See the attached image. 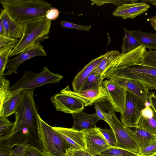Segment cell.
<instances>
[{"label":"cell","mask_w":156,"mask_h":156,"mask_svg":"<svg viewBox=\"0 0 156 156\" xmlns=\"http://www.w3.org/2000/svg\"><path fill=\"white\" fill-rule=\"evenodd\" d=\"M66 156H93L86 151L75 150L69 148L66 151Z\"/></svg>","instance_id":"f35d334b"},{"label":"cell","mask_w":156,"mask_h":156,"mask_svg":"<svg viewBox=\"0 0 156 156\" xmlns=\"http://www.w3.org/2000/svg\"><path fill=\"white\" fill-rule=\"evenodd\" d=\"M140 43V45L150 50L156 51V32L151 33L139 30L130 31Z\"/></svg>","instance_id":"cb8c5ba5"},{"label":"cell","mask_w":156,"mask_h":156,"mask_svg":"<svg viewBox=\"0 0 156 156\" xmlns=\"http://www.w3.org/2000/svg\"><path fill=\"white\" fill-rule=\"evenodd\" d=\"M92 2L91 5L96 4L98 6H100L106 3H112L119 6L121 5L128 3L129 2L133 3L137 2L138 0H90Z\"/></svg>","instance_id":"d6a6232c"},{"label":"cell","mask_w":156,"mask_h":156,"mask_svg":"<svg viewBox=\"0 0 156 156\" xmlns=\"http://www.w3.org/2000/svg\"><path fill=\"white\" fill-rule=\"evenodd\" d=\"M104 79L101 75L97 74L94 71L87 77L80 91L99 88Z\"/></svg>","instance_id":"484cf974"},{"label":"cell","mask_w":156,"mask_h":156,"mask_svg":"<svg viewBox=\"0 0 156 156\" xmlns=\"http://www.w3.org/2000/svg\"><path fill=\"white\" fill-rule=\"evenodd\" d=\"M146 107L142 111V116L138 127L156 135V112L151 107L150 102L146 103Z\"/></svg>","instance_id":"44dd1931"},{"label":"cell","mask_w":156,"mask_h":156,"mask_svg":"<svg viewBox=\"0 0 156 156\" xmlns=\"http://www.w3.org/2000/svg\"><path fill=\"white\" fill-rule=\"evenodd\" d=\"M138 154L144 156L156 155V141L140 149Z\"/></svg>","instance_id":"836d02e7"},{"label":"cell","mask_w":156,"mask_h":156,"mask_svg":"<svg viewBox=\"0 0 156 156\" xmlns=\"http://www.w3.org/2000/svg\"><path fill=\"white\" fill-rule=\"evenodd\" d=\"M19 39L12 38L0 35V53L9 50H13L17 45Z\"/></svg>","instance_id":"f546056e"},{"label":"cell","mask_w":156,"mask_h":156,"mask_svg":"<svg viewBox=\"0 0 156 156\" xmlns=\"http://www.w3.org/2000/svg\"><path fill=\"white\" fill-rule=\"evenodd\" d=\"M125 35L123 37V43L121 46L122 54L127 53L136 48L140 44L131 31L123 28Z\"/></svg>","instance_id":"d4e9b609"},{"label":"cell","mask_w":156,"mask_h":156,"mask_svg":"<svg viewBox=\"0 0 156 156\" xmlns=\"http://www.w3.org/2000/svg\"><path fill=\"white\" fill-rule=\"evenodd\" d=\"M144 57L156 63V51L149 49V51H147L146 50Z\"/></svg>","instance_id":"b9f144b4"},{"label":"cell","mask_w":156,"mask_h":156,"mask_svg":"<svg viewBox=\"0 0 156 156\" xmlns=\"http://www.w3.org/2000/svg\"><path fill=\"white\" fill-rule=\"evenodd\" d=\"M47 55L44 47L41 44L40 42H38L20 52L14 58L9 59L5 68L9 70L4 75L9 76L15 72L18 67L21 63L31 58Z\"/></svg>","instance_id":"4fadbf2b"},{"label":"cell","mask_w":156,"mask_h":156,"mask_svg":"<svg viewBox=\"0 0 156 156\" xmlns=\"http://www.w3.org/2000/svg\"><path fill=\"white\" fill-rule=\"evenodd\" d=\"M29 144L28 140H27L22 144L16 146L13 150V156H25L27 146Z\"/></svg>","instance_id":"8d00e7d4"},{"label":"cell","mask_w":156,"mask_h":156,"mask_svg":"<svg viewBox=\"0 0 156 156\" xmlns=\"http://www.w3.org/2000/svg\"><path fill=\"white\" fill-rule=\"evenodd\" d=\"M4 31V26L2 20L0 19V35H3Z\"/></svg>","instance_id":"bcb514c9"},{"label":"cell","mask_w":156,"mask_h":156,"mask_svg":"<svg viewBox=\"0 0 156 156\" xmlns=\"http://www.w3.org/2000/svg\"><path fill=\"white\" fill-rule=\"evenodd\" d=\"M0 3L14 20L23 24L46 17L52 8L48 2L41 0H0Z\"/></svg>","instance_id":"7a4b0ae2"},{"label":"cell","mask_w":156,"mask_h":156,"mask_svg":"<svg viewBox=\"0 0 156 156\" xmlns=\"http://www.w3.org/2000/svg\"><path fill=\"white\" fill-rule=\"evenodd\" d=\"M151 6L144 2L125 4L118 6L113 13V16L123 19H133L147 11Z\"/></svg>","instance_id":"2e32d148"},{"label":"cell","mask_w":156,"mask_h":156,"mask_svg":"<svg viewBox=\"0 0 156 156\" xmlns=\"http://www.w3.org/2000/svg\"><path fill=\"white\" fill-rule=\"evenodd\" d=\"M110 78L118 85L126 91L135 94L146 102L149 101V96L150 93L149 90L142 83L137 81L122 78Z\"/></svg>","instance_id":"e0dca14e"},{"label":"cell","mask_w":156,"mask_h":156,"mask_svg":"<svg viewBox=\"0 0 156 156\" xmlns=\"http://www.w3.org/2000/svg\"><path fill=\"white\" fill-rule=\"evenodd\" d=\"M23 32L16 46L12 50L9 57L15 56L40 41L48 39L51 20L41 18L23 23Z\"/></svg>","instance_id":"3957f363"},{"label":"cell","mask_w":156,"mask_h":156,"mask_svg":"<svg viewBox=\"0 0 156 156\" xmlns=\"http://www.w3.org/2000/svg\"><path fill=\"white\" fill-rule=\"evenodd\" d=\"M127 127L131 137L138 146L139 150L156 141V135L138 126Z\"/></svg>","instance_id":"7402d4cb"},{"label":"cell","mask_w":156,"mask_h":156,"mask_svg":"<svg viewBox=\"0 0 156 156\" xmlns=\"http://www.w3.org/2000/svg\"><path fill=\"white\" fill-rule=\"evenodd\" d=\"M12 149L0 146V156H13Z\"/></svg>","instance_id":"60d3db41"},{"label":"cell","mask_w":156,"mask_h":156,"mask_svg":"<svg viewBox=\"0 0 156 156\" xmlns=\"http://www.w3.org/2000/svg\"><path fill=\"white\" fill-rule=\"evenodd\" d=\"M96 113L100 120H102L107 122L106 119L104 116L102 110L98 102L94 104Z\"/></svg>","instance_id":"7bdbcfd3"},{"label":"cell","mask_w":156,"mask_h":156,"mask_svg":"<svg viewBox=\"0 0 156 156\" xmlns=\"http://www.w3.org/2000/svg\"><path fill=\"white\" fill-rule=\"evenodd\" d=\"M38 133L42 151L46 156H66L70 146L56 130L39 116Z\"/></svg>","instance_id":"5b68a950"},{"label":"cell","mask_w":156,"mask_h":156,"mask_svg":"<svg viewBox=\"0 0 156 156\" xmlns=\"http://www.w3.org/2000/svg\"><path fill=\"white\" fill-rule=\"evenodd\" d=\"M25 156H46L42 151L29 144L27 146Z\"/></svg>","instance_id":"74e56055"},{"label":"cell","mask_w":156,"mask_h":156,"mask_svg":"<svg viewBox=\"0 0 156 156\" xmlns=\"http://www.w3.org/2000/svg\"><path fill=\"white\" fill-rule=\"evenodd\" d=\"M149 99L151 107L156 112V96L153 93H150Z\"/></svg>","instance_id":"ee69618b"},{"label":"cell","mask_w":156,"mask_h":156,"mask_svg":"<svg viewBox=\"0 0 156 156\" xmlns=\"http://www.w3.org/2000/svg\"><path fill=\"white\" fill-rule=\"evenodd\" d=\"M146 103L135 94L126 91L125 110L120 117L122 123L126 127L138 126L142 116V111L146 107Z\"/></svg>","instance_id":"ba28073f"},{"label":"cell","mask_w":156,"mask_h":156,"mask_svg":"<svg viewBox=\"0 0 156 156\" xmlns=\"http://www.w3.org/2000/svg\"><path fill=\"white\" fill-rule=\"evenodd\" d=\"M138 154L122 148L111 146L96 156H138Z\"/></svg>","instance_id":"4316f807"},{"label":"cell","mask_w":156,"mask_h":156,"mask_svg":"<svg viewBox=\"0 0 156 156\" xmlns=\"http://www.w3.org/2000/svg\"><path fill=\"white\" fill-rule=\"evenodd\" d=\"M132 80L142 83L148 90L156 89V67L142 64L114 70L107 77Z\"/></svg>","instance_id":"8992f818"},{"label":"cell","mask_w":156,"mask_h":156,"mask_svg":"<svg viewBox=\"0 0 156 156\" xmlns=\"http://www.w3.org/2000/svg\"><path fill=\"white\" fill-rule=\"evenodd\" d=\"M86 144V151L96 156L111 146L108 143L98 127L82 130Z\"/></svg>","instance_id":"7c38bea8"},{"label":"cell","mask_w":156,"mask_h":156,"mask_svg":"<svg viewBox=\"0 0 156 156\" xmlns=\"http://www.w3.org/2000/svg\"><path fill=\"white\" fill-rule=\"evenodd\" d=\"M59 11L56 8L52 7L47 13L46 17L50 20H55L58 17Z\"/></svg>","instance_id":"ab89813d"},{"label":"cell","mask_w":156,"mask_h":156,"mask_svg":"<svg viewBox=\"0 0 156 156\" xmlns=\"http://www.w3.org/2000/svg\"><path fill=\"white\" fill-rule=\"evenodd\" d=\"M107 54V52L91 60L75 76L72 82L74 92H78L80 90L87 77L97 68Z\"/></svg>","instance_id":"d6986e66"},{"label":"cell","mask_w":156,"mask_h":156,"mask_svg":"<svg viewBox=\"0 0 156 156\" xmlns=\"http://www.w3.org/2000/svg\"><path fill=\"white\" fill-rule=\"evenodd\" d=\"M12 51V50H9L0 53V75L4 74V71L9 59V55Z\"/></svg>","instance_id":"e575fe53"},{"label":"cell","mask_w":156,"mask_h":156,"mask_svg":"<svg viewBox=\"0 0 156 156\" xmlns=\"http://www.w3.org/2000/svg\"><path fill=\"white\" fill-rule=\"evenodd\" d=\"M145 47L140 45L136 48L125 54H120L114 58L106 68L102 76L104 79L114 70L141 63L145 52Z\"/></svg>","instance_id":"9c48e42d"},{"label":"cell","mask_w":156,"mask_h":156,"mask_svg":"<svg viewBox=\"0 0 156 156\" xmlns=\"http://www.w3.org/2000/svg\"><path fill=\"white\" fill-rule=\"evenodd\" d=\"M68 143L70 148L75 150L86 151V144L82 130L72 128L52 127Z\"/></svg>","instance_id":"5bb4252c"},{"label":"cell","mask_w":156,"mask_h":156,"mask_svg":"<svg viewBox=\"0 0 156 156\" xmlns=\"http://www.w3.org/2000/svg\"><path fill=\"white\" fill-rule=\"evenodd\" d=\"M138 156H144L139 155Z\"/></svg>","instance_id":"c3c4849f"},{"label":"cell","mask_w":156,"mask_h":156,"mask_svg":"<svg viewBox=\"0 0 156 156\" xmlns=\"http://www.w3.org/2000/svg\"><path fill=\"white\" fill-rule=\"evenodd\" d=\"M21 91L13 93L0 105V117L7 118L15 114L20 100Z\"/></svg>","instance_id":"603a6c76"},{"label":"cell","mask_w":156,"mask_h":156,"mask_svg":"<svg viewBox=\"0 0 156 156\" xmlns=\"http://www.w3.org/2000/svg\"><path fill=\"white\" fill-rule=\"evenodd\" d=\"M63 77L60 74L50 71L47 67L42 71L35 73L26 71L21 78L10 87L12 93L23 89H34L36 87L48 83H58Z\"/></svg>","instance_id":"52a82bcc"},{"label":"cell","mask_w":156,"mask_h":156,"mask_svg":"<svg viewBox=\"0 0 156 156\" xmlns=\"http://www.w3.org/2000/svg\"><path fill=\"white\" fill-rule=\"evenodd\" d=\"M60 24L63 28L74 29L79 31L85 30L88 32L89 31L91 27L90 26L80 25L76 24L66 21H61L60 22Z\"/></svg>","instance_id":"d590c367"},{"label":"cell","mask_w":156,"mask_h":156,"mask_svg":"<svg viewBox=\"0 0 156 156\" xmlns=\"http://www.w3.org/2000/svg\"><path fill=\"white\" fill-rule=\"evenodd\" d=\"M34 90H21L20 100L14 114V125L7 133L0 136V146L12 149L28 140L29 144L42 151L38 133L39 115L34 101Z\"/></svg>","instance_id":"6da1fadb"},{"label":"cell","mask_w":156,"mask_h":156,"mask_svg":"<svg viewBox=\"0 0 156 156\" xmlns=\"http://www.w3.org/2000/svg\"><path fill=\"white\" fill-rule=\"evenodd\" d=\"M74 120L72 128L78 130L95 128L97 122L100 120L96 113L89 114L81 111L72 114Z\"/></svg>","instance_id":"ffe728a7"},{"label":"cell","mask_w":156,"mask_h":156,"mask_svg":"<svg viewBox=\"0 0 156 156\" xmlns=\"http://www.w3.org/2000/svg\"><path fill=\"white\" fill-rule=\"evenodd\" d=\"M155 96H156V94H155Z\"/></svg>","instance_id":"681fc988"},{"label":"cell","mask_w":156,"mask_h":156,"mask_svg":"<svg viewBox=\"0 0 156 156\" xmlns=\"http://www.w3.org/2000/svg\"><path fill=\"white\" fill-rule=\"evenodd\" d=\"M64 90L68 94L82 101L85 106H90L94 103L105 100L108 101V98L101 86L98 89H92L80 91L78 92L72 91L67 86Z\"/></svg>","instance_id":"9a60e30c"},{"label":"cell","mask_w":156,"mask_h":156,"mask_svg":"<svg viewBox=\"0 0 156 156\" xmlns=\"http://www.w3.org/2000/svg\"><path fill=\"white\" fill-rule=\"evenodd\" d=\"M10 82L3 75H0V104L3 102L12 95L10 86Z\"/></svg>","instance_id":"f1b7e54d"},{"label":"cell","mask_w":156,"mask_h":156,"mask_svg":"<svg viewBox=\"0 0 156 156\" xmlns=\"http://www.w3.org/2000/svg\"><path fill=\"white\" fill-rule=\"evenodd\" d=\"M15 122H12L7 118L0 117V136L5 135L13 126Z\"/></svg>","instance_id":"1f68e13d"},{"label":"cell","mask_w":156,"mask_h":156,"mask_svg":"<svg viewBox=\"0 0 156 156\" xmlns=\"http://www.w3.org/2000/svg\"><path fill=\"white\" fill-rule=\"evenodd\" d=\"M105 118L107 123L114 131L116 140V147L138 154L139 147L125 126L116 116L111 103L107 100L98 102Z\"/></svg>","instance_id":"277c9868"},{"label":"cell","mask_w":156,"mask_h":156,"mask_svg":"<svg viewBox=\"0 0 156 156\" xmlns=\"http://www.w3.org/2000/svg\"><path fill=\"white\" fill-rule=\"evenodd\" d=\"M98 128L108 143L111 146L115 147L116 140L113 130L111 128L109 129L106 128L103 129L100 127Z\"/></svg>","instance_id":"4dcf8cb0"},{"label":"cell","mask_w":156,"mask_h":156,"mask_svg":"<svg viewBox=\"0 0 156 156\" xmlns=\"http://www.w3.org/2000/svg\"><path fill=\"white\" fill-rule=\"evenodd\" d=\"M142 2H147L156 6V0H141Z\"/></svg>","instance_id":"7dc6e473"},{"label":"cell","mask_w":156,"mask_h":156,"mask_svg":"<svg viewBox=\"0 0 156 156\" xmlns=\"http://www.w3.org/2000/svg\"><path fill=\"white\" fill-rule=\"evenodd\" d=\"M50 99L57 111L66 113L72 114L83 111L85 107L82 101L68 94L64 89Z\"/></svg>","instance_id":"30bf717a"},{"label":"cell","mask_w":156,"mask_h":156,"mask_svg":"<svg viewBox=\"0 0 156 156\" xmlns=\"http://www.w3.org/2000/svg\"><path fill=\"white\" fill-rule=\"evenodd\" d=\"M0 19L2 20L4 26L2 35L16 39L22 37L23 32V23L14 20L4 9L1 10Z\"/></svg>","instance_id":"ac0fdd59"},{"label":"cell","mask_w":156,"mask_h":156,"mask_svg":"<svg viewBox=\"0 0 156 156\" xmlns=\"http://www.w3.org/2000/svg\"><path fill=\"white\" fill-rule=\"evenodd\" d=\"M155 156H156V155Z\"/></svg>","instance_id":"f907efd6"},{"label":"cell","mask_w":156,"mask_h":156,"mask_svg":"<svg viewBox=\"0 0 156 156\" xmlns=\"http://www.w3.org/2000/svg\"><path fill=\"white\" fill-rule=\"evenodd\" d=\"M151 26L156 31V14L149 19Z\"/></svg>","instance_id":"f6af8a7d"},{"label":"cell","mask_w":156,"mask_h":156,"mask_svg":"<svg viewBox=\"0 0 156 156\" xmlns=\"http://www.w3.org/2000/svg\"><path fill=\"white\" fill-rule=\"evenodd\" d=\"M103 80L101 86L105 90L115 112L123 113L125 110L126 90L112 79Z\"/></svg>","instance_id":"8fae6325"},{"label":"cell","mask_w":156,"mask_h":156,"mask_svg":"<svg viewBox=\"0 0 156 156\" xmlns=\"http://www.w3.org/2000/svg\"><path fill=\"white\" fill-rule=\"evenodd\" d=\"M120 54L119 51L116 50L107 51V55L94 71L97 74L101 75L102 76L106 68L113 58Z\"/></svg>","instance_id":"83f0119b"}]
</instances>
